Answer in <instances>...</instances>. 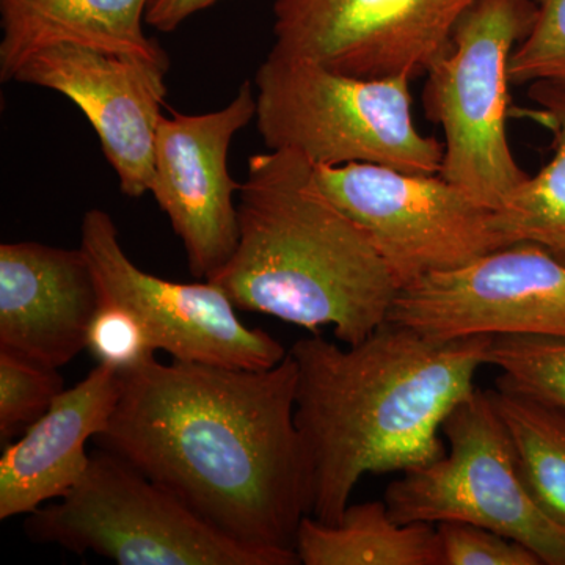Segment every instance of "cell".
I'll use <instances>...</instances> for the list:
<instances>
[{
	"mask_svg": "<svg viewBox=\"0 0 565 565\" xmlns=\"http://www.w3.org/2000/svg\"><path fill=\"white\" fill-rule=\"evenodd\" d=\"M150 0H0V79L13 81L22 63L54 44L136 55L170 66L145 33Z\"/></svg>",
	"mask_w": 565,
	"mask_h": 565,
	"instance_id": "cell-16",
	"label": "cell"
},
{
	"mask_svg": "<svg viewBox=\"0 0 565 565\" xmlns=\"http://www.w3.org/2000/svg\"><path fill=\"white\" fill-rule=\"evenodd\" d=\"M25 533L77 555L120 565H296L294 557L252 548L207 525L180 500L106 449L61 503L29 514Z\"/></svg>",
	"mask_w": 565,
	"mask_h": 565,
	"instance_id": "cell-5",
	"label": "cell"
},
{
	"mask_svg": "<svg viewBox=\"0 0 565 565\" xmlns=\"http://www.w3.org/2000/svg\"><path fill=\"white\" fill-rule=\"evenodd\" d=\"M218 0H150L145 21L161 32H173L200 11L210 9Z\"/></svg>",
	"mask_w": 565,
	"mask_h": 565,
	"instance_id": "cell-25",
	"label": "cell"
},
{
	"mask_svg": "<svg viewBox=\"0 0 565 565\" xmlns=\"http://www.w3.org/2000/svg\"><path fill=\"white\" fill-rule=\"evenodd\" d=\"M388 321L440 341L478 334L565 338V263L541 245H508L403 286Z\"/></svg>",
	"mask_w": 565,
	"mask_h": 565,
	"instance_id": "cell-10",
	"label": "cell"
},
{
	"mask_svg": "<svg viewBox=\"0 0 565 565\" xmlns=\"http://www.w3.org/2000/svg\"><path fill=\"white\" fill-rule=\"evenodd\" d=\"M296 553L305 565H441L430 523H399L385 501L349 505L334 525L303 516Z\"/></svg>",
	"mask_w": 565,
	"mask_h": 565,
	"instance_id": "cell-17",
	"label": "cell"
},
{
	"mask_svg": "<svg viewBox=\"0 0 565 565\" xmlns=\"http://www.w3.org/2000/svg\"><path fill=\"white\" fill-rule=\"evenodd\" d=\"M87 349L98 363L120 371L156 359L158 351L143 323L131 311L103 300L88 330Z\"/></svg>",
	"mask_w": 565,
	"mask_h": 565,
	"instance_id": "cell-23",
	"label": "cell"
},
{
	"mask_svg": "<svg viewBox=\"0 0 565 565\" xmlns=\"http://www.w3.org/2000/svg\"><path fill=\"white\" fill-rule=\"evenodd\" d=\"M478 0H275L274 47L363 79L427 73Z\"/></svg>",
	"mask_w": 565,
	"mask_h": 565,
	"instance_id": "cell-11",
	"label": "cell"
},
{
	"mask_svg": "<svg viewBox=\"0 0 565 565\" xmlns=\"http://www.w3.org/2000/svg\"><path fill=\"white\" fill-rule=\"evenodd\" d=\"M531 98L539 104L535 121L553 132V158L535 177L514 189L493 222L505 245H541L565 263V92L548 84H533Z\"/></svg>",
	"mask_w": 565,
	"mask_h": 565,
	"instance_id": "cell-18",
	"label": "cell"
},
{
	"mask_svg": "<svg viewBox=\"0 0 565 565\" xmlns=\"http://www.w3.org/2000/svg\"><path fill=\"white\" fill-rule=\"evenodd\" d=\"M102 305L82 248L0 245V349L58 370L87 349Z\"/></svg>",
	"mask_w": 565,
	"mask_h": 565,
	"instance_id": "cell-14",
	"label": "cell"
},
{
	"mask_svg": "<svg viewBox=\"0 0 565 565\" xmlns=\"http://www.w3.org/2000/svg\"><path fill=\"white\" fill-rule=\"evenodd\" d=\"M256 117V95L245 81L222 109L161 117L156 136L151 193L188 253L189 269L211 280L239 244V211L230 177V145Z\"/></svg>",
	"mask_w": 565,
	"mask_h": 565,
	"instance_id": "cell-12",
	"label": "cell"
},
{
	"mask_svg": "<svg viewBox=\"0 0 565 565\" xmlns=\"http://www.w3.org/2000/svg\"><path fill=\"white\" fill-rule=\"evenodd\" d=\"M120 393V370L98 363L65 390L20 441L0 457V520L32 514L70 492L87 470L85 445L109 426Z\"/></svg>",
	"mask_w": 565,
	"mask_h": 565,
	"instance_id": "cell-15",
	"label": "cell"
},
{
	"mask_svg": "<svg viewBox=\"0 0 565 565\" xmlns=\"http://www.w3.org/2000/svg\"><path fill=\"white\" fill-rule=\"evenodd\" d=\"M487 364L501 371L494 381L500 392L531 397L565 411V338L493 337Z\"/></svg>",
	"mask_w": 565,
	"mask_h": 565,
	"instance_id": "cell-20",
	"label": "cell"
},
{
	"mask_svg": "<svg viewBox=\"0 0 565 565\" xmlns=\"http://www.w3.org/2000/svg\"><path fill=\"white\" fill-rule=\"evenodd\" d=\"M514 445L520 476L542 512L565 531V411L489 390Z\"/></svg>",
	"mask_w": 565,
	"mask_h": 565,
	"instance_id": "cell-19",
	"label": "cell"
},
{
	"mask_svg": "<svg viewBox=\"0 0 565 565\" xmlns=\"http://www.w3.org/2000/svg\"><path fill=\"white\" fill-rule=\"evenodd\" d=\"M65 392L54 367L0 349V438L3 444L50 411Z\"/></svg>",
	"mask_w": 565,
	"mask_h": 565,
	"instance_id": "cell-21",
	"label": "cell"
},
{
	"mask_svg": "<svg viewBox=\"0 0 565 565\" xmlns=\"http://www.w3.org/2000/svg\"><path fill=\"white\" fill-rule=\"evenodd\" d=\"M323 193L370 237L399 289L508 247L493 211L440 174L379 163L316 167Z\"/></svg>",
	"mask_w": 565,
	"mask_h": 565,
	"instance_id": "cell-8",
	"label": "cell"
},
{
	"mask_svg": "<svg viewBox=\"0 0 565 565\" xmlns=\"http://www.w3.org/2000/svg\"><path fill=\"white\" fill-rule=\"evenodd\" d=\"M492 340H434L386 321L345 348L318 333L294 343L310 515L334 525L363 476L405 473L444 457L446 416L475 392Z\"/></svg>",
	"mask_w": 565,
	"mask_h": 565,
	"instance_id": "cell-2",
	"label": "cell"
},
{
	"mask_svg": "<svg viewBox=\"0 0 565 565\" xmlns=\"http://www.w3.org/2000/svg\"><path fill=\"white\" fill-rule=\"evenodd\" d=\"M169 70L136 55L63 43L29 57L13 81L62 93L76 104L98 134L121 193L139 199L154 180Z\"/></svg>",
	"mask_w": 565,
	"mask_h": 565,
	"instance_id": "cell-13",
	"label": "cell"
},
{
	"mask_svg": "<svg viewBox=\"0 0 565 565\" xmlns=\"http://www.w3.org/2000/svg\"><path fill=\"white\" fill-rule=\"evenodd\" d=\"M239 244L211 282L234 307L318 333L332 326L345 345L388 321L399 285L367 234L323 193L299 152L248 159L241 184Z\"/></svg>",
	"mask_w": 565,
	"mask_h": 565,
	"instance_id": "cell-3",
	"label": "cell"
},
{
	"mask_svg": "<svg viewBox=\"0 0 565 565\" xmlns=\"http://www.w3.org/2000/svg\"><path fill=\"white\" fill-rule=\"evenodd\" d=\"M296 390L289 352L263 371L151 359L120 371L96 440L226 537L299 561L311 490Z\"/></svg>",
	"mask_w": 565,
	"mask_h": 565,
	"instance_id": "cell-1",
	"label": "cell"
},
{
	"mask_svg": "<svg viewBox=\"0 0 565 565\" xmlns=\"http://www.w3.org/2000/svg\"><path fill=\"white\" fill-rule=\"evenodd\" d=\"M448 452L405 471L385 490L399 523L460 522L487 527L565 565V531L542 512L520 476L514 445L489 392L476 388L446 416Z\"/></svg>",
	"mask_w": 565,
	"mask_h": 565,
	"instance_id": "cell-7",
	"label": "cell"
},
{
	"mask_svg": "<svg viewBox=\"0 0 565 565\" xmlns=\"http://www.w3.org/2000/svg\"><path fill=\"white\" fill-rule=\"evenodd\" d=\"M441 565H541L533 550L514 539L470 525V523H438Z\"/></svg>",
	"mask_w": 565,
	"mask_h": 565,
	"instance_id": "cell-24",
	"label": "cell"
},
{
	"mask_svg": "<svg viewBox=\"0 0 565 565\" xmlns=\"http://www.w3.org/2000/svg\"><path fill=\"white\" fill-rule=\"evenodd\" d=\"M81 248L103 302L131 311L154 348L173 360L263 371L288 355L269 333L245 327L230 297L214 282L163 280L137 267L122 250L120 234L106 211L85 212Z\"/></svg>",
	"mask_w": 565,
	"mask_h": 565,
	"instance_id": "cell-9",
	"label": "cell"
},
{
	"mask_svg": "<svg viewBox=\"0 0 565 565\" xmlns=\"http://www.w3.org/2000/svg\"><path fill=\"white\" fill-rule=\"evenodd\" d=\"M534 6L533 24L509 61V79L565 92V0H534Z\"/></svg>",
	"mask_w": 565,
	"mask_h": 565,
	"instance_id": "cell-22",
	"label": "cell"
},
{
	"mask_svg": "<svg viewBox=\"0 0 565 565\" xmlns=\"http://www.w3.org/2000/svg\"><path fill=\"white\" fill-rule=\"evenodd\" d=\"M534 14V0H478L457 24L451 50L427 71V115L445 134L438 174L490 211L530 178L515 161L505 117L509 61Z\"/></svg>",
	"mask_w": 565,
	"mask_h": 565,
	"instance_id": "cell-6",
	"label": "cell"
},
{
	"mask_svg": "<svg viewBox=\"0 0 565 565\" xmlns=\"http://www.w3.org/2000/svg\"><path fill=\"white\" fill-rule=\"evenodd\" d=\"M411 82L349 76L273 47L256 71V126L269 150L299 152L316 167L437 174L445 145L416 128Z\"/></svg>",
	"mask_w": 565,
	"mask_h": 565,
	"instance_id": "cell-4",
	"label": "cell"
}]
</instances>
